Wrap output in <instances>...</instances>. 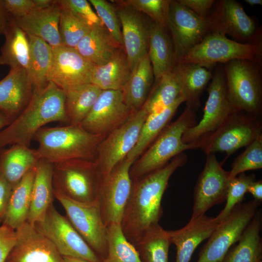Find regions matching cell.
Returning <instances> with one entry per match:
<instances>
[{
	"label": "cell",
	"mask_w": 262,
	"mask_h": 262,
	"mask_svg": "<svg viewBox=\"0 0 262 262\" xmlns=\"http://www.w3.org/2000/svg\"><path fill=\"white\" fill-rule=\"evenodd\" d=\"M121 47L104 26H96L82 37L75 49L86 60L98 66L108 62Z\"/></svg>",
	"instance_id": "obj_29"
},
{
	"label": "cell",
	"mask_w": 262,
	"mask_h": 262,
	"mask_svg": "<svg viewBox=\"0 0 262 262\" xmlns=\"http://www.w3.org/2000/svg\"><path fill=\"white\" fill-rule=\"evenodd\" d=\"M220 222L205 214L190 219L183 228L169 230L172 244L177 249L176 262H189L196 247L207 239Z\"/></svg>",
	"instance_id": "obj_23"
},
{
	"label": "cell",
	"mask_w": 262,
	"mask_h": 262,
	"mask_svg": "<svg viewBox=\"0 0 262 262\" xmlns=\"http://www.w3.org/2000/svg\"><path fill=\"white\" fill-rule=\"evenodd\" d=\"M104 27L123 47L121 24L115 6L105 0H89Z\"/></svg>",
	"instance_id": "obj_45"
},
{
	"label": "cell",
	"mask_w": 262,
	"mask_h": 262,
	"mask_svg": "<svg viewBox=\"0 0 262 262\" xmlns=\"http://www.w3.org/2000/svg\"><path fill=\"white\" fill-rule=\"evenodd\" d=\"M255 180L254 174L248 175L245 173L229 180L225 206L215 217L219 222L225 219L236 206L241 203L248 185Z\"/></svg>",
	"instance_id": "obj_43"
},
{
	"label": "cell",
	"mask_w": 262,
	"mask_h": 262,
	"mask_svg": "<svg viewBox=\"0 0 262 262\" xmlns=\"http://www.w3.org/2000/svg\"><path fill=\"white\" fill-rule=\"evenodd\" d=\"M16 239V230L2 223L0 226V262H5L15 245Z\"/></svg>",
	"instance_id": "obj_48"
},
{
	"label": "cell",
	"mask_w": 262,
	"mask_h": 262,
	"mask_svg": "<svg viewBox=\"0 0 262 262\" xmlns=\"http://www.w3.org/2000/svg\"><path fill=\"white\" fill-rule=\"evenodd\" d=\"M9 20L10 17L5 9L3 0H0V34H3Z\"/></svg>",
	"instance_id": "obj_52"
},
{
	"label": "cell",
	"mask_w": 262,
	"mask_h": 262,
	"mask_svg": "<svg viewBox=\"0 0 262 262\" xmlns=\"http://www.w3.org/2000/svg\"><path fill=\"white\" fill-rule=\"evenodd\" d=\"M53 56L48 80L64 92L91 83L95 65L75 48L64 46L52 48Z\"/></svg>",
	"instance_id": "obj_18"
},
{
	"label": "cell",
	"mask_w": 262,
	"mask_h": 262,
	"mask_svg": "<svg viewBox=\"0 0 262 262\" xmlns=\"http://www.w3.org/2000/svg\"><path fill=\"white\" fill-rule=\"evenodd\" d=\"M40 160L36 149L29 147L14 144L2 148L0 150V177L13 188Z\"/></svg>",
	"instance_id": "obj_27"
},
{
	"label": "cell",
	"mask_w": 262,
	"mask_h": 262,
	"mask_svg": "<svg viewBox=\"0 0 262 262\" xmlns=\"http://www.w3.org/2000/svg\"><path fill=\"white\" fill-rule=\"evenodd\" d=\"M154 81L152 67L147 53L133 69L122 89L125 100L133 111H138L143 106Z\"/></svg>",
	"instance_id": "obj_33"
},
{
	"label": "cell",
	"mask_w": 262,
	"mask_h": 262,
	"mask_svg": "<svg viewBox=\"0 0 262 262\" xmlns=\"http://www.w3.org/2000/svg\"><path fill=\"white\" fill-rule=\"evenodd\" d=\"M147 116L146 112L141 108L125 123L107 134L100 143L95 157L99 182L133 148Z\"/></svg>",
	"instance_id": "obj_11"
},
{
	"label": "cell",
	"mask_w": 262,
	"mask_h": 262,
	"mask_svg": "<svg viewBox=\"0 0 262 262\" xmlns=\"http://www.w3.org/2000/svg\"><path fill=\"white\" fill-rule=\"evenodd\" d=\"M196 118V112L186 107L179 117L170 122L133 163L130 169L131 179H138L164 167L185 150L194 149L192 145L183 142L182 136L186 130L197 123Z\"/></svg>",
	"instance_id": "obj_4"
},
{
	"label": "cell",
	"mask_w": 262,
	"mask_h": 262,
	"mask_svg": "<svg viewBox=\"0 0 262 262\" xmlns=\"http://www.w3.org/2000/svg\"><path fill=\"white\" fill-rule=\"evenodd\" d=\"M247 192L250 193L254 199L262 202V181L256 180L252 181L248 185Z\"/></svg>",
	"instance_id": "obj_51"
},
{
	"label": "cell",
	"mask_w": 262,
	"mask_h": 262,
	"mask_svg": "<svg viewBox=\"0 0 262 262\" xmlns=\"http://www.w3.org/2000/svg\"><path fill=\"white\" fill-rule=\"evenodd\" d=\"M102 90L90 83L65 92V110L68 124H81L90 113Z\"/></svg>",
	"instance_id": "obj_37"
},
{
	"label": "cell",
	"mask_w": 262,
	"mask_h": 262,
	"mask_svg": "<svg viewBox=\"0 0 262 262\" xmlns=\"http://www.w3.org/2000/svg\"><path fill=\"white\" fill-rule=\"evenodd\" d=\"M60 7L55 0L51 6L33 10L17 19H10L28 35L43 39L52 48L61 46L59 33Z\"/></svg>",
	"instance_id": "obj_24"
},
{
	"label": "cell",
	"mask_w": 262,
	"mask_h": 262,
	"mask_svg": "<svg viewBox=\"0 0 262 262\" xmlns=\"http://www.w3.org/2000/svg\"><path fill=\"white\" fill-rule=\"evenodd\" d=\"M229 181V172L223 168L215 154L206 155L204 168L194 188L190 219L204 215L211 208L225 201Z\"/></svg>",
	"instance_id": "obj_17"
},
{
	"label": "cell",
	"mask_w": 262,
	"mask_h": 262,
	"mask_svg": "<svg viewBox=\"0 0 262 262\" xmlns=\"http://www.w3.org/2000/svg\"><path fill=\"white\" fill-rule=\"evenodd\" d=\"M134 112L126 103L122 90H102L81 125L91 133L107 135Z\"/></svg>",
	"instance_id": "obj_19"
},
{
	"label": "cell",
	"mask_w": 262,
	"mask_h": 262,
	"mask_svg": "<svg viewBox=\"0 0 262 262\" xmlns=\"http://www.w3.org/2000/svg\"><path fill=\"white\" fill-rule=\"evenodd\" d=\"M208 17L212 32L229 35L240 43L262 46V30L238 1L215 0Z\"/></svg>",
	"instance_id": "obj_14"
},
{
	"label": "cell",
	"mask_w": 262,
	"mask_h": 262,
	"mask_svg": "<svg viewBox=\"0 0 262 262\" xmlns=\"http://www.w3.org/2000/svg\"><path fill=\"white\" fill-rule=\"evenodd\" d=\"M207 91L208 97L201 119L186 130L182 136L183 142L192 145L194 149L216 131L232 113L237 110L228 97L223 64H219L213 72Z\"/></svg>",
	"instance_id": "obj_8"
},
{
	"label": "cell",
	"mask_w": 262,
	"mask_h": 262,
	"mask_svg": "<svg viewBox=\"0 0 262 262\" xmlns=\"http://www.w3.org/2000/svg\"><path fill=\"white\" fill-rule=\"evenodd\" d=\"M198 16L206 18L210 14L215 0H178Z\"/></svg>",
	"instance_id": "obj_49"
},
{
	"label": "cell",
	"mask_w": 262,
	"mask_h": 262,
	"mask_svg": "<svg viewBox=\"0 0 262 262\" xmlns=\"http://www.w3.org/2000/svg\"><path fill=\"white\" fill-rule=\"evenodd\" d=\"M184 102L183 97L163 111L147 115L141 128L137 143L127 158L134 162L152 144L170 123L180 105Z\"/></svg>",
	"instance_id": "obj_35"
},
{
	"label": "cell",
	"mask_w": 262,
	"mask_h": 262,
	"mask_svg": "<svg viewBox=\"0 0 262 262\" xmlns=\"http://www.w3.org/2000/svg\"><path fill=\"white\" fill-rule=\"evenodd\" d=\"M107 255L102 262H142L134 246L123 233L120 224L107 227Z\"/></svg>",
	"instance_id": "obj_40"
},
{
	"label": "cell",
	"mask_w": 262,
	"mask_h": 262,
	"mask_svg": "<svg viewBox=\"0 0 262 262\" xmlns=\"http://www.w3.org/2000/svg\"><path fill=\"white\" fill-rule=\"evenodd\" d=\"M121 1L150 19L167 28L169 6L171 0H126Z\"/></svg>",
	"instance_id": "obj_44"
},
{
	"label": "cell",
	"mask_w": 262,
	"mask_h": 262,
	"mask_svg": "<svg viewBox=\"0 0 262 262\" xmlns=\"http://www.w3.org/2000/svg\"><path fill=\"white\" fill-rule=\"evenodd\" d=\"M262 135L261 116L235 110L216 131L198 145L197 148L206 155L226 153L224 163L228 157Z\"/></svg>",
	"instance_id": "obj_7"
},
{
	"label": "cell",
	"mask_w": 262,
	"mask_h": 262,
	"mask_svg": "<svg viewBox=\"0 0 262 262\" xmlns=\"http://www.w3.org/2000/svg\"><path fill=\"white\" fill-rule=\"evenodd\" d=\"M13 187L0 177V223L5 216Z\"/></svg>",
	"instance_id": "obj_50"
},
{
	"label": "cell",
	"mask_w": 262,
	"mask_h": 262,
	"mask_svg": "<svg viewBox=\"0 0 262 262\" xmlns=\"http://www.w3.org/2000/svg\"><path fill=\"white\" fill-rule=\"evenodd\" d=\"M13 121L0 110V131L8 126Z\"/></svg>",
	"instance_id": "obj_53"
},
{
	"label": "cell",
	"mask_w": 262,
	"mask_h": 262,
	"mask_svg": "<svg viewBox=\"0 0 262 262\" xmlns=\"http://www.w3.org/2000/svg\"><path fill=\"white\" fill-rule=\"evenodd\" d=\"M148 54L154 81L171 71L176 65L173 44L167 28L151 20Z\"/></svg>",
	"instance_id": "obj_26"
},
{
	"label": "cell",
	"mask_w": 262,
	"mask_h": 262,
	"mask_svg": "<svg viewBox=\"0 0 262 262\" xmlns=\"http://www.w3.org/2000/svg\"><path fill=\"white\" fill-rule=\"evenodd\" d=\"M65 98V92L51 82L39 93H33L24 111L0 131V150L14 144L30 147L44 125L55 121L68 123Z\"/></svg>",
	"instance_id": "obj_2"
},
{
	"label": "cell",
	"mask_w": 262,
	"mask_h": 262,
	"mask_svg": "<svg viewBox=\"0 0 262 262\" xmlns=\"http://www.w3.org/2000/svg\"><path fill=\"white\" fill-rule=\"evenodd\" d=\"M167 28L173 42L176 65L190 49L212 33L208 17L198 16L178 0H171Z\"/></svg>",
	"instance_id": "obj_16"
},
{
	"label": "cell",
	"mask_w": 262,
	"mask_h": 262,
	"mask_svg": "<svg viewBox=\"0 0 262 262\" xmlns=\"http://www.w3.org/2000/svg\"><path fill=\"white\" fill-rule=\"evenodd\" d=\"M36 166L29 170L12 189L2 223L15 230L27 221Z\"/></svg>",
	"instance_id": "obj_34"
},
{
	"label": "cell",
	"mask_w": 262,
	"mask_h": 262,
	"mask_svg": "<svg viewBox=\"0 0 262 262\" xmlns=\"http://www.w3.org/2000/svg\"><path fill=\"white\" fill-rule=\"evenodd\" d=\"M16 232V242L5 262H64L55 246L34 224L26 221Z\"/></svg>",
	"instance_id": "obj_21"
},
{
	"label": "cell",
	"mask_w": 262,
	"mask_h": 262,
	"mask_svg": "<svg viewBox=\"0 0 262 262\" xmlns=\"http://www.w3.org/2000/svg\"><path fill=\"white\" fill-rule=\"evenodd\" d=\"M99 176L95 160L73 159L54 164L53 192L84 203L97 200Z\"/></svg>",
	"instance_id": "obj_6"
},
{
	"label": "cell",
	"mask_w": 262,
	"mask_h": 262,
	"mask_svg": "<svg viewBox=\"0 0 262 262\" xmlns=\"http://www.w3.org/2000/svg\"><path fill=\"white\" fill-rule=\"evenodd\" d=\"M106 135L91 133L81 124L42 128L33 140L40 159L53 164L73 159L95 160L97 148Z\"/></svg>",
	"instance_id": "obj_3"
},
{
	"label": "cell",
	"mask_w": 262,
	"mask_h": 262,
	"mask_svg": "<svg viewBox=\"0 0 262 262\" xmlns=\"http://www.w3.org/2000/svg\"><path fill=\"white\" fill-rule=\"evenodd\" d=\"M228 98L237 110L261 116L262 64L244 59L223 64Z\"/></svg>",
	"instance_id": "obj_5"
},
{
	"label": "cell",
	"mask_w": 262,
	"mask_h": 262,
	"mask_svg": "<svg viewBox=\"0 0 262 262\" xmlns=\"http://www.w3.org/2000/svg\"><path fill=\"white\" fill-rule=\"evenodd\" d=\"M28 37L30 45L28 74L33 84V93H38L49 82L48 77L52 60V48L42 39Z\"/></svg>",
	"instance_id": "obj_36"
},
{
	"label": "cell",
	"mask_w": 262,
	"mask_h": 262,
	"mask_svg": "<svg viewBox=\"0 0 262 262\" xmlns=\"http://www.w3.org/2000/svg\"><path fill=\"white\" fill-rule=\"evenodd\" d=\"M33 94L28 73L24 69H10L0 81V110L13 121L27 106Z\"/></svg>",
	"instance_id": "obj_22"
},
{
	"label": "cell",
	"mask_w": 262,
	"mask_h": 262,
	"mask_svg": "<svg viewBox=\"0 0 262 262\" xmlns=\"http://www.w3.org/2000/svg\"></svg>",
	"instance_id": "obj_56"
},
{
	"label": "cell",
	"mask_w": 262,
	"mask_h": 262,
	"mask_svg": "<svg viewBox=\"0 0 262 262\" xmlns=\"http://www.w3.org/2000/svg\"><path fill=\"white\" fill-rule=\"evenodd\" d=\"M5 9L11 19L22 17L36 9L34 0H3Z\"/></svg>",
	"instance_id": "obj_47"
},
{
	"label": "cell",
	"mask_w": 262,
	"mask_h": 262,
	"mask_svg": "<svg viewBox=\"0 0 262 262\" xmlns=\"http://www.w3.org/2000/svg\"><path fill=\"white\" fill-rule=\"evenodd\" d=\"M245 1L251 6L262 5V0H245Z\"/></svg>",
	"instance_id": "obj_55"
},
{
	"label": "cell",
	"mask_w": 262,
	"mask_h": 262,
	"mask_svg": "<svg viewBox=\"0 0 262 262\" xmlns=\"http://www.w3.org/2000/svg\"><path fill=\"white\" fill-rule=\"evenodd\" d=\"M133 163L126 157L99 182L97 201L106 227L121 223L132 191L130 169Z\"/></svg>",
	"instance_id": "obj_13"
},
{
	"label": "cell",
	"mask_w": 262,
	"mask_h": 262,
	"mask_svg": "<svg viewBox=\"0 0 262 262\" xmlns=\"http://www.w3.org/2000/svg\"><path fill=\"white\" fill-rule=\"evenodd\" d=\"M262 213L258 210L238 241L230 247L221 262H262Z\"/></svg>",
	"instance_id": "obj_30"
},
{
	"label": "cell",
	"mask_w": 262,
	"mask_h": 262,
	"mask_svg": "<svg viewBox=\"0 0 262 262\" xmlns=\"http://www.w3.org/2000/svg\"><path fill=\"white\" fill-rule=\"evenodd\" d=\"M236 59L262 64V46L240 43L224 34L212 32L190 49L179 64L196 63L212 69L217 64Z\"/></svg>",
	"instance_id": "obj_9"
},
{
	"label": "cell",
	"mask_w": 262,
	"mask_h": 262,
	"mask_svg": "<svg viewBox=\"0 0 262 262\" xmlns=\"http://www.w3.org/2000/svg\"><path fill=\"white\" fill-rule=\"evenodd\" d=\"M183 97L171 71L157 80L150 90L142 108L147 115L158 113L172 105Z\"/></svg>",
	"instance_id": "obj_39"
},
{
	"label": "cell",
	"mask_w": 262,
	"mask_h": 262,
	"mask_svg": "<svg viewBox=\"0 0 262 262\" xmlns=\"http://www.w3.org/2000/svg\"><path fill=\"white\" fill-rule=\"evenodd\" d=\"M171 244L169 230L159 224L148 229L134 246L142 262H168Z\"/></svg>",
	"instance_id": "obj_38"
},
{
	"label": "cell",
	"mask_w": 262,
	"mask_h": 262,
	"mask_svg": "<svg viewBox=\"0 0 262 262\" xmlns=\"http://www.w3.org/2000/svg\"><path fill=\"white\" fill-rule=\"evenodd\" d=\"M171 72L184 98L186 107L196 112L200 107V97L213 76L212 69L196 63L176 65Z\"/></svg>",
	"instance_id": "obj_25"
},
{
	"label": "cell",
	"mask_w": 262,
	"mask_h": 262,
	"mask_svg": "<svg viewBox=\"0 0 262 262\" xmlns=\"http://www.w3.org/2000/svg\"><path fill=\"white\" fill-rule=\"evenodd\" d=\"M3 34L5 42L0 49V65L10 69H22L28 73L30 45L28 35L10 19Z\"/></svg>",
	"instance_id": "obj_31"
},
{
	"label": "cell",
	"mask_w": 262,
	"mask_h": 262,
	"mask_svg": "<svg viewBox=\"0 0 262 262\" xmlns=\"http://www.w3.org/2000/svg\"><path fill=\"white\" fill-rule=\"evenodd\" d=\"M61 7L73 12L91 26H103L98 15L86 0H58Z\"/></svg>",
	"instance_id": "obj_46"
},
{
	"label": "cell",
	"mask_w": 262,
	"mask_h": 262,
	"mask_svg": "<svg viewBox=\"0 0 262 262\" xmlns=\"http://www.w3.org/2000/svg\"><path fill=\"white\" fill-rule=\"evenodd\" d=\"M131 72L124 49L121 47L108 62L95 66L91 83L102 90H122Z\"/></svg>",
	"instance_id": "obj_32"
},
{
	"label": "cell",
	"mask_w": 262,
	"mask_h": 262,
	"mask_svg": "<svg viewBox=\"0 0 262 262\" xmlns=\"http://www.w3.org/2000/svg\"><path fill=\"white\" fill-rule=\"evenodd\" d=\"M54 164L40 159L36 166L32 191V198L27 221L34 224L44 216L53 204Z\"/></svg>",
	"instance_id": "obj_28"
},
{
	"label": "cell",
	"mask_w": 262,
	"mask_h": 262,
	"mask_svg": "<svg viewBox=\"0 0 262 262\" xmlns=\"http://www.w3.org/2000/svg\"><path fill=\"white\" fill-rule=\"evenodd\" d=\"M64 262H90L86 260L70 257H63Z\"/></svg>",
	"instance_id": "obj_54"
},
{
	"label": "cell",
	"mask_w": 262,
	"mask_h": 262,
	"mask_svg": "<svg viewBox=\"0 0 262 262\" xmlns=\"http://www.w3.org/2000/svg\"><path fill=\"white\" fill-rule=\"evenodd\" d=\"M184 152L164 167L132 180L131 196L120 223L126 238L134 245L150 228L159 224L163 215L162 199L173 173L185 164Z\"/></svg>",
	"instance_id": "obj_1"
},
{
	"label": "cell",
	"mask_w": 262,
	"mask_h": 262,
	"mask_svg": "<svg viewBox=\"0 0 262 262\" xmlns=\"http://www.w3.org/2000/svg\"><path fill=\"white\" fill-rule=\"evenodd\" d=\"M60 7L59 33L61 45L76 48L80 41L93 27L73 12Z\"/></svg>",
	"instance_id": "obj_41"
},
{
	"label": "cell",
	"mask_w": 262,
	"mask_h": 262,
	"mask_svg": "<svg viewBox=\"0 0 262 262\" xmlns=\"http://www.w3.org/2000/svg\"><path fill=\"white\" fill-rule=\"evenodd\" d=\"M115 6L120 20L123 43L131 71L148 50L151 20L148 21L143 14L131 7L116 0Z\"/></svg>",
	"instance_id": "obj_20"
},
{
	"label": "cell",
	"mask_w": 262,
	"mask_h": 262,
	"mask_svg": "<svg viewBox=\"0 0 262 262\" xmlns=\"http://www.w3.org/2000/svg\"><path fill=\"white\" fill-rule=\"evenodd\" d=\"M262 168V135L255 139L233 161L229 172L231 179L241 173Z\"/></svg>",
	"instance_id": "obj_42"
},
{
	"label": "cell",
	"mask_w": 262,
	"mask_h": 262,
	"mask_svg": "<svg viewBox=\"0 0 262 262\" xmlns=\"http://www.w3.org/2000/svg\"><path fill=\"white\" fill-rule=\"evenodd\" d=\"M261 203L253 199L236 206L207 239L196 262H221L230 247L240 238Z\"/></svg>",
	"instance_id": "obj_10"
},
{
	"label": "cell",
	"mask_w": 262,
	"mask_h": 262,
	"mask_svg": "<svg viewBox=\"0 0 262 262\" xmlns=\"http://www.w3.org/2000/svg\"><path fill=\"white\" fill-rule=\"evenodd\" d=\"M53 193L54 197L64 208L70 223L103 261L107 255V227L97 200L89 203H80Z\"/></svg>",
	"instance_id": "obj_15"
},
{
	"label": "cell",
	"mask_w": 262,
	"mask_h": 262,
	"mask_svg": "<svg viewBox=\"0 0 262 262\" xmlns=\"http://www.w3.org/2000/svg\"><path fill=\"white\" fill-rule=\"evenodd\" d=\"M37 229L55 246L63 257L102 262L70 223L52 204L44 216L34 224Z\"/></svg>",
	"instance_id": "obj_12"
}]
</instances>
